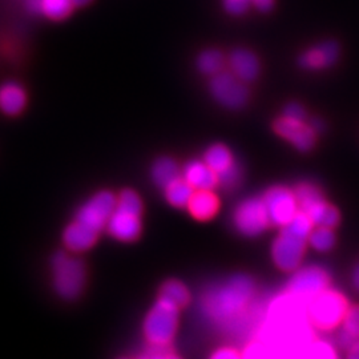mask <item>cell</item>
Segmentation results:
<instances>
[{"mask_svg":"<svg viewBox=\"0 0 359 359\" xmlns=\"http://www.w3.org/2000/svg\"><path fill=\"white\" fill-rule=\"evenodd\" d=\"M347 357L350 359H359V341L347 350Z\"/></svg>","mask_w":359,"mask_h":359,"instance_id":"obj_38","label":"cell"},{"mask_svg":"<svg viewBox=\"0 0 359 359\" xmlns=\"http://www.w3.org/2000/svg\"><path fill=\"white\" fill-rule=\"evenodd\" d=\"M179 308L165 298H158L144 322V333L149 344H169L176 333Z\"/></svg>","mask_w":359,"mask_h":359,"instance_id":"obj_5","label":"cell"},{"mask_svg":"<svg viewBox=\"0 0 359 359\" xmlns=\"http://www.w3.org/2000/svg\"><path fill=\"white\" fill-rule=\"evenodd\" d=\"M257 339L265 345L269 357L306 358L308 347L314 341L308 304L289 292L271 299L258 327Z\"/></svg>","mask_w":359,"mask_h":359,"instance_id":"obj_1","label":"cell"},{"mask_svg":"<svg viewBox=\"0 0 359 359\" xmlns=\"http://www.w3.org/2000/svg\"><path fill=\"white\" fill-rule=\"evenodd\" d=\"M241 79L233 72H218L209 84L212 96L218 103L231 109H238L248 103L249 90Z\"/></svg>","mask_w":359,"mask_h":359,"instance_id":"obj_8","label":"cell"},{"mask_svg":"<svg viewBox=\"0 0 359 359\" xmlns=\"http://www.w3.org/2000/svg\"><path fill=\"white\" fill-rule=\"evenodd\" d=\"M337 353L332 344L326 341H313L308 347L306 351V358H321L330 359L335 358Z\"/></svg>","mask_w":359,"mask_h":359,"instance_id":"obj_32","label":"cell"},{"mask_svg":"<svg viewBox=\"0 0 359 359\" xmlns=\"http://www.w3.org/2000/svg\"><path fill=\"white\" fill-rule=\"evenodd\" d=\"M179 165L169 157H160L154 161L152 168V179L160 188H165L170 182L179 179Z\"/></svg>","mask_w":359,"mask_h":359,"instance_id":"obj_24","label":"cell"},{"mask_svg":"<svg viewBox=\"0 0 359 359\" xmlns=\"http://www.w3.org/2000/svg\"><path fill=\"white\" fill-rule=\"evenodd\" d=\"M274 129L301 152H308L316 144V130L305 120H293L283 116L274 123Z\"/></svg>","mask_w":359,"mask_h":359,"instance_id":"obj_12","label":"cell"},{"mask_svg":"<svg viewBox=\"0 0 359 359\" xmlns=\"http://www.w3.org/2000/svg\"><path fill=\"white\" fill-rule=\"evenodd\" d=\"M351 280H353V285H354V287L357 289L359 292V265L354 269L353 271V277H351Z\"/></svg>","mask_w":359,"mask_h":359,"instance_id":"obj_39","label":"cell"},{"mask_svg":"<svg viewBox=\"0 0 359 359\" xmlns=\"http://www.w3.org/2000/svg\"><path fill=\"white\" fill-rule=\"evenodd\" d=\"M309 243L311 248H314L318 252H329L335 244V236L332 228L318 226L317 229H313L310 233Z\"/></svg>","mask_w":359,"mask_h":359,"instance_id":"obj_30","label":"cell"},{"mask_svg":"<svg viewBox=\"0 0 359 359\" xmlns=\"http://www.w3.org/2000/svg\"><path fill=\"white\" fill-rule=\"evenodd\" d=\"M250 0H224L225 10L234 16H240L246 13L250 7Z\"/></svg>","mask_w":359,"mask_h":359,"instance_id":"obj_34","label":"cell"},{"mask_svg":"<svg viewBox=\"0 0 359 359\" xmlns=\"http://www.w3.org/2000/svg\"><path fill=\"white\" fill-rule=\"evenodd\" d=\"M107 229L112 237L123 243L135 241L142 233L140 215L132 213L128 210L120 209L116 206L115 212L107 224Z\"/></svg>","mask_w":359,"mask_h":359,"instance_id":"obj_13","label":"cell"},{"mask_svg":"<svg viewBox=\"0 0 359 359\" xmlns=\"http://www.w3.org/2000/svg\"><path fill=\"white\" fill-rule=\"evenodd\" d=\"M231 72L245 83L253 81L259 74V62L256 55L249 50H234L229 56Z\"/></svg>","mask_w":359,"mask_h":359,"instance_id":"obj_17","label":"cell"},{"mask_svg":"<svg viewBox=\"0 0 359 359\" xmlns=\"http://www.w3.org/2000/svg\"><path fill=\"white\" fill-rule=\"evenodd\" d=\"M348 310L345 295L327 287L316 295L308 305L310 322L320 330H333L342 323Z\"/></svg>","mask_w":359,"mask_h":359,"instance_id":"obj_4","label":"cell"},{"mask_svg":"<svg viewBox=\"0 0 359 359\" xmlns=\"http://www.w3.org/2000/svg\"><path fill=\"white\" fill-rule=\"evenodd\" d=\"M359 341V306L348 308L342 321V330L337 334V345L348 350Z\"/></svg>","mask_w":359,"mask_h":359,"instance_id":"obj_21","label":"cell"},{"mask_svg":"<svg viewBox=\"0 0 359 359\" xmlns=\"http://www.w3.org/2000/svg\"><path fill=\"white\" fill-rule=\"evenodd\" d=\"M224 62V55L218 50H206L200 53L197 59V67L203 74L215 76L216 74L222 71Z\"/></svg>","mask_w":359,"mask_h":359,"instance_id":"obj_28","label":"cell"},{"mask_svg":"<svg viewBox=\"0 0 359 359\" xmlns=\"http://www.w3.org/2000/svg\"><path fill=\"white\" fill-rule=\"evenodd\" d=\"M160 297L175 304L177 308H182V306L188 305V302L191 299V294H189V290L187 289V286L176 280H169L163 285Z\"/></svg>","mask_w":359,"mask_h":359,"instance_id":"obj_26","label":"cell"},{"mask_svg":"<svg viewBox=\"0 0 359 359\" xmlns=\"http://www.w3.org/2000/svg\"><path fill=\"white\" fill-rule=\"evenodd\" d=\"M295 197H297V203L301 210H306L309 206L316 204L317 201L322 200V193L316 185L310 184V182H301L299 185H297L294 189Z\"/></svg>","mask_w":359,"mask_h":359,"instance_id":"obj_29","label":"cell"},{"mask_svg":"<svg viewBox=\"0 0 359 359\" xmlns=\"http://www.w3.org/2000/svg\"><path fill=\"white\" fill-rule=\"evenodd\" d=\"M204 161L209 167L212 168L216 173H219L222 170H225L226 168L231 167V164L234 163L233 156H231V151L221 145V144H216L212 145L204 156Z\"/></svg>","mask_w":359,"mask_h":359,"instance_id":"obj_25","label":"cell"},{"mask_svg":"<svg viewBox=\"0 0 359 359\" xmlns=\"http://www.w3.org/2000/svg\"><path fill=\"white\" fill-rule=\"evenodd\" d=\"M97 231H92L88 226L80 224L79 221H74L65 228L63 233V241L65 245L75 253H81L90 249L96 240H97Z\"/></svg>","mask_w":359,"mask_h":359,"instance_id":"obj_16","label":"cell"},{"mask_svg":"<svg viewBox=\"0 0 359 359\" xmlns=\"http://www.w3.org/2000/svg\"><path fill=\"white\" fill-rule=\"evenodd\" d=\"M264 203L269 215L270 224L286 225L299 210L294 191L286 187H273L264 196Z\"/></svg>","mask_w":359,"mask_h":359,"instance_id":"obj_10","label":"cell"},{"mask_svg":"<svg viewBox=\"0 0 359 359\" xmlns=\"http://www.w3.org/2000/svg\"><path fill=\"white\" fill-rule=\"evenodd\" d=\"M116 201L115 196L111 192L104 191L96 193L79 209L76 221L99 233L104 226H107L109 218L115 212Z\"/></svg>","mask_w":359,"mask_h":359,"instance_id":"obj_9","label":"cell"},{"mask_svg":"<svg viewBox=\"0 0 359 359\" xmlns=\"http://www.w3.org/2000/svg\"><path fill=\"white\" fill-rule=\"evenodd\" d=\"M90 1V0H72V4L74 7H83V6H87Z\"/></svg>","mask_w":359,"mask_h":359,"instance_id":"obj_41","label":"cell"},{"mask_svg":"<svg viewBox=\"0 0 359 359\" xmlns=\"http://www.w3.org/2000/svg\"><path fill=\"white\" fill-rule=\"evenodd\" d=\"M27 96L25 88L8 81L0 86V111L7 116H18L26 107Z\"/></svg>","mask_w":359,"mask_h":359,"instance_id":"obj_18","label":"cell"},{"mask_svg":"<svg viewBox=\"0 0 359 359\" xmlns=\"http://www.w3.org/2000/svg\"><path fill=\"white\" fill-rule=\"evenodd\" d=\"M310 126L313 127V129H314L316 132H320V130H322V128H323V124H322L320 120H311Z\"/></svg>","mask_w":359,"mask_h":359,"instance_id":"obj_40","label":"cell"},{"mask_svg":"<svg viewBox=\"0 0 359 359\" xmlns=\"http://www.w3.org/2000/svg\"><path fill=\"white\" fill-rule=\"evenodd\" d=\"M233 222L246 237H256L269 226L270 219L262 198H248L236 208Z\"/></svg>","mask_w":359,"mask_h":359,"instance_id":"obj_7","label":"cell"},{"mask_svg":"<svg viewBox=\"0 0 359 359\" xmlns=\"http://www.w3.org/2000/svg\"><path fill=\"white\" fill-rule=\"evenodd\" d=\"M256 285L245 274L210 286L201 297V311L209 321L224 326L228 332L243 334L259 327L265 310L255 302Z\"/></svg>","mask_w":359,"mask_h":359,"instance_id":"obj_2","label":"cell"},{"mask_svg":"<svg viewBox=\"0 0 359 359\" xmlns=\"http://www.w3.org/2000/svg\"><path fill=\"white\" fill-rule=\"evenodd\" d=\"M339 56V47L335 41H325L317 44L308 51L304 52L299 57V65L305 69L318 71L335 65Z\"/></svg>","mask_w":359,"mask_h":359,"instance_id":"obj_14","label":"cell"},{"mask_svg":"<svg viewBox=\"0 0 359 359\" xmlns=\"http://www.w3.org/2000/svg\"><path fill=\"white\" fill-rule=\"evenodd\" d=\"M144 358H175L177 357L169 344H149L147 351L142 354Z\"/></svg>","mask_w":359,"mask_h":359,"instance_id":"obj_33","label":"cell"},{"mask_svg":"<svg viewBox=\"0 0 359 359\" xmlns=\"http://www.w3.org/2000/svg\"><path fill=\"white\" fill-rule=\"evenodd\" d=\"M182 177L192 185L194 191H212L218 184L217 173L205 161H189L184 167Z\"/></svg>","mask_w":359,"mask_h":359,"instance_id":"obj_15","label":"cell"},{"mask_svg":"<svg viewBox=\"0 0 359 359\" xmlns=\"http://www.w3.org/2000/svg\"><path fill=\"white\" fill-rule=\"evenodd\" d=\"M329 283L330 276L326 270L317 265H310L295 273L289 281L286 292L309 305L316 295L329 287Z\"/></svg>","mask_w":359,"mask_h":359,"instance_id":"obj_6","label":"cell"},{"mask_svg":"<svg viewBox=\"0 0 359 359\" xmlns=\"http://www.w3.org/2000/svg\"><path fill=\"white\" fill-rule=\"evenodd\" d=\"M283 116L289 117V118H293V120H305L306 112L299 104L292 103L285 108Z\"/></svg>","mask_w":359,"mask_h":359,"instance_id":"obj_35","label":"cell"},{"mask_svg":"<svg viewBox=\"0 0 359 359\" xmlns=\"http://www.w3.org/2000/svg\"><path fill=\"white\" fill-rule=\"evenodd\" d=\"M313 226H314L313 221L310 219V217H309L305 212H302L299 209L293 216V218L286 225H283V231H287L292 236H295V237H298L301 240L308 241L309 236H310V233L313 231Z\"/></svg>","mask_w":359,"mask_h":359,"instance_id":"obj_27","label":"cell"},{"mask_svg":"<svg viewBox=\"0 0 359 359\" xmlns=\"http://www.w3.org/2000/svg\"><path fill=\"white\" fill-rule=\"evenodd\" d=\"M51 271L56 294L67 301L76 299L81 294L87 281V269L81 259L59 252L52 256Z\"/></svg>","mask_w":359,"mask_h":359,"instance_id":"obj_3","label":"cell"},{"mask_svg":"<svg viewBox=\"0 0 359 359\" xmlns=\"http://www.w3.org/2000/svg\"><path fill=\"white\" fill-rule=\"evenodd\" d=\"M164 192L165 198L170 205L184 208L189 204V200L192 198L194 193V188L184 177H179L165 187Z\"/></svg>","mask_w":359,"mask_h":359,"instance_id":"obj_23","label":"cell"},{"mask_svg":"<svg viewBox=\"0 0 359 359\" xmlns=\"http://www.w3.org/2000/svg\"><path fill=\"white\" fill-rule=\"evenodd\" d=\"M31 11L43 13L53 20H63L72 11V0H27Z\"/></svg>","mask_w":359,"mask_h":359,"instance_id":"obj_20","label":"cell"},{"mask_svg":"<svg viewBox=\"0 0 359 359\" xmlns=\"http://www.w3.org/2000/svg\"><path fill=\"white\" fill-rule=\"evenodd\" d=\"M212 357L215 359H234L241 357V354L236 348L222 347V348L217 350Z\"/></svg>","mask_w":359,"mask_h":359,"instance_id":"obj_36","label":"cell"},{"mask_svg":"<svg viewBox=\"0 0 359 359\" xmlns=\"http://www.w3.org/2000/svg\"><path fill=\"white\" fill-rule=\"evenodd\" d=\"M305 244V240L292 236L287 231H281L271 248V256L274 259V264L285 271H293L297 269L304 258Z\"/></svg>","mask_w":359,"mask_h":359,"instance_id":"obj_11","label":"cell"},{"mask_svg":"<svg viewBox=\"0 0 359 359\" xmlns=\"http://www.w3.org/2000/svg\"><path fill=\"white\" fill-rule=\"evenodd\" d=\"M302 212L308 215L316 226H326L333 229L334 226H337L339 222L338 210L334 206L325 203L323 198L317 201L316 204L309 206L306 210H302Z\"/></svg>","mask_w":359,"mask_h":359,"instance_id":"obj_22","label":"cell"},{"mask_svg":"<svg viewBox=\"0 0 359 359\" xmlns=\"http://www.w3.org/2000/svg\"><path fill=\"white\" fill-rule=\"evenodd\" d=\"M217 177L218 184H219L224 189L231 191V189H236V188L240 185V182H241V180H243V169L234 161L231 167L226 168V169L222 170V172H219L217 175Z\"/></svg>","mask_w":359,"mask_h":359,"instance_id":"obj_31","label":"cell"},{"mask_svg":"<svg viewBox=\"0 0 359 359\" xmlns=\"http://www.w3.org/2000/svg\"><path fill=\"white\" fill-rule=\"evenodd\" d=\"M218 205V198L212 191H194L192 198L189 200L188 209L196 219L206 221L215 217V215L217 213Z\"/></svg>","mask_w":359,"mask_h":359,"instance_id":"obj_19","label":"cell"},{"mask_svg":"<svg viewBox=\"0 0 359 359\" xmlns=\"http://www.w3.org/2000/svg\"><path fill=\"white\" fill-rule=\"evenodd\" d=\"M250 1L258 11H262V13H268L274 6V0H250Z\"/></svg>","mask_w":359,"mask_h":359,"instance_id":"obj_37","label":"cell"}]
</instances>
